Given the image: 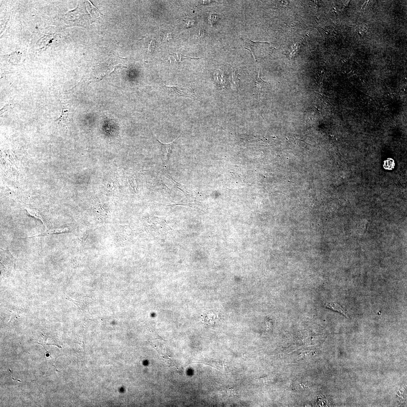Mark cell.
Returning <instances> with one entry per match:
<instances>
[{
	"label": "cell",
	"mask_w": 407,
	"mask_h": 407,
	"mask_svg": "<svg viewBox=\"0 0 407 407\" xmlns=\"http://www.w3.org/2000/svg\"><path fill=\"white\" fill-rule=\"evenodd\" d=\"M212 1H202V2H202L201 4L205 5H208V4H211V3H212Z\"/></svg>",
	"instance_id": "obj_9"
},
{
	"label": "cell",
	"mask_w": 407,
	"mask_h": 407,
	"mask_svg": "<svg viewBox=\"0 0 407 407\" xmlns=\"http://www.w3.org/2000/svg\"><path fill=\"white\" fill-rule=\"evenodd\" d=\"M68 231L69 228H54V229L50 230L49 231H47L46 233H45V234H39V235H38L33 236V237H28L27 238L42 237V236H48L51 235V234H61V233L67 232Z\"/></svg>",
	"instance_id": "obj_4"
},
{
	"label": "cell",
	"mask_w": 407,
	"mask_h": 407,
	"mask_svg": "<svg viewBox=\"0 0 407 407\" xmlns=\"http://www.w3.org/2000/svg\"><path fill=\"white\" fill-rule=\"evenodd\" d=\"M244 41L247 47L245 48L252 53L256 61L268 54L269 49H271V44L269 43L255 42L248 39H245Z\"/></svg>",
	"instance_id": "obj_1"
},
{
	"label": "cell",
	"mask_w": 407,
	"mask_h": 407,
	"mask_svg": "<svg viewBox=\"0 0 407 407\" xmlns=\"http://www.w3.org/2000/svg\"><path fill=\"white\" fill-rule=\"evenodd\" d=\"M170 55L172 56V57H173V58L177 62H181L183 60H186V59H187H187H195L193 58L188 57V56H184L181 54L173 53V54H170Z\"/></svg>",
	"instance_id": "obj_6"
},
{
	"label": "cell",
	"mask_w": 407,
	"mask_h": 407,
	"mask_svg": "<svg viewBox=\"0 0 407 407\" xmlns=\"http://www.w3.org/2000/svg\"><path fill=\"white\" fill-rule=\"evenodd\" d=\"M27 213H28L30 216L32 217H34L35 218L39 219L42 222V223L44 224V226L47 228L46 224L45 223V221L41 215L39 214L38 212L36 211L35 210L30 209H26Z\"/></svg>",
	"instance_id": "obj_5"
},
{
	"label": "cell",
	"mask_w": 407,
	"mask_h": 407,
	"mask_svg": "<svg viewBox=\"0 0 407 407\" xmlns=\"http://www.w3.org/2000/svg\"><path fill=\"white\" fill-rule=\"evenodd\" d=\"M325 306L326 308H328L332 309L333 311H336V312H339L340 313L343 314L345 315H347L345 310H344L343 308L338 303L335 302H330L326 303L325 305Z\"/></svg>",
	"instance_id": "obj_3"
},
{
	"label": "cell",
	"mask_w": 407,
	"mask_h": 407,
	"mask_svg": "<svg viewBox=\"0 0 407 407\" xmlns=\"http://www.w3.org/2000/svg\"><path fill=\"white\" fill-rule=\"evenodd\" d=\"M38 28V27H36V29H37Z\"/></svg>",
	"instance_id": "obj_10"
},
{
	"label": "cell",
	"mask_w": 407,
	"mask_h": 407,
	"mask_svg": "<svg viewBox=\"0 0 407 407\" xmlns=\"http://www.w3.org/2000/svg\"><path fill=\"white\" fill-rule=\"evenodd\" d=\"M395 163L394 160L391 158H388L384 161L383 166L386 170H391L394 168Z\"/></svg>",
	"instance_id": "obj_7"
},
{
	"label": "cell",
	"mask_w": 407,
	"mask_h": 407,
	"mask_svg": "<svg viewBox=\"0 0 407 407\" xmlns=\"http://www.w3.org/2000/svg\"><path fill=\"white\" fill-rule=\"evenodd\" d=\"M163 88L167 92L175 95L184 97H190L194 96L192 89L189 87L179 86H168L163 85Z\"/></svg>",
	"instance_id": "obj_2"
},
{
	"label": "cell",
	"mask_w": 407,
	"mask_h": 407,
	"mask_svg": "<svg viewBox=\"0 0 407 407\" xmlns=\"http://www.w3.org/2000/svg\"><path fill=\"white\" fill-rule=\"evenodd\" d=\"M228 394L230 396H234L236 395V390L234 388L229 389L228 390Z\"/></svg>",
	"instance_id": "obj_8"
}]
</instances>
